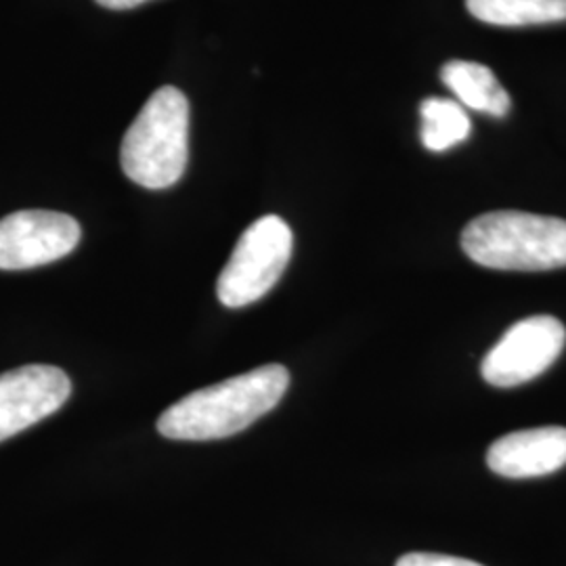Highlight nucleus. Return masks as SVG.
<instances>
[{
	"label": "nucleus",
	"instance_id": "nucleus-1",
	"mask_svg": "<svg viewBox=\"0 0 566 566\" xmlns=\"http://www.w3.org/2000/svg\"><path fill=\"white\" fill-rule=\"evenodd\" d=\"M287 386L290 374L277 364L206 386L170 405L158 420V432L172 441L233 437L280 403Z\"/></svg>",
	"mask_w": 566,
	"mask_h": 566
},
{
	"label": "nucleus",
	"instance_id": "nucleus-2",
	"mask_svg": "<svg viewBox=\"0 0 566 566\" xmlns=\"http://www.w3.org/2000/svg\"><path fill=\"white\" fill-rule=\"evenodd\" d=\"M189 160V102L179 88L163 86L143 105L124 135V175L145 189L181 181Z\"/></svg>",
	"mask_w": 566,
	"mask_h": 566
},
{
	"label": "nucleus",
	"instance_id": "nucleus-3",
	"mask_svg": "<svg viewBox=\"0 0 566 566\" xmlns=\"http://www.w3.org/2000/svg\"><path fill=\"white\" fill-rule=\"evenodd\" d=\"M462 248L486 269H560L566 266V221L516 210L486 212L465 224Z\"/></svg>",
	"mask_w": 566,
	"mask_h": 566
},
{
	"label": "nucleus",
	"instance_id": "nucleus-4",
	"mask_svg": "<svg viewBox=\"0 0 566 566\" xmlns=\"http://www.w3.org/2000/svg\"><path fill=\"white\" fill-rule=\"evenodd\" d=\"M294 235L287 223L269 214L250 224L217 282V296L229 308L261 301L280 282L292 259Z\"/></svg>",
	"mask_w": 566,
	"mask_h": 566
},
{
	"label": "nucleus",
	"instance_id": "nucleus-5",
	"mask_svg": "<svg viewBox=\"0 0 566 566\" xmlns=\"http://www.w3.org/2000/svg\"><path fill=\"white\" fill-rule=\"evenodd\" d=\"M566 344V327L549 315L526 317L512 325L486 353L481 371L491 386L512 388L542 376Z\"/></svg>",
	"mask_w": 566,
	"mask_h": 566
},
{
	"label": "nucleus",
	"instance_id": "nucleus-6",
	"mask_svg": "<svg viewBox=\"0 0 566 566\" xmlns=\"http://www.w3.org/2000/svg\"><path fill=\"white\" fill-rule=\"evenodd\" d=\"M81 224L63 212L21 210L0 219V271L55 263L81 243Z\"/></svg>",
	"mask_w": 566,
	"mask_h": 566
},
{
	"label": "nucleus",
	"instance_id": "nucleus-7",
	"mask_svg": "<svg viewBox=\"0 0 566 566\" xmlns=\"http://www.w3.org/2000/svg\"><path fill=\"white\" fill-rule=\"evenodd\" d=\"M70 395V378L53 365H25L0 374V441L53 416Z\"/></svg>",
	"mask_w": 566,
	"mask_h": 566
},
{
	"label": "nucleus",
	"instance_id": "nucleus-8",
	"mask_svg": "<svg viewBox=\"0 0 566 566\" xmlns=\"http://www.w3.org/2000/svg\"><path fill=\"white\" fill-rule=\"evenodd\" d=\"M486 464L506 479L552 474L566 465V428L544 426L506 434L489 447Z\"/></svg>",
	"mask_w": 566,
	"mask_h": 566
},
{
	"label": "nucleus",
	"instance_id": "nucleus-9",
	"mask_svg": "<svg viewBox=\"0 0 566 566\" xmlns=\"http://www.w3.org/2000/svg\"><path fill=\"white\" fill-rule=\"evenodd\" d=\"M441 78L462 107L485 112L502 118L510 112V95L497 76L483 65L472 61H449L441 70Z\"/></svg>",
	"mask_w": 566,
	"mask_h": 566
},
{
	"label": "nucleus",
	"instance_id": "nucleus-10",
	"mask_svg": "<svg viewBox=\"0 0 566 566\" xmlns=\"http://www.w3.org/2000/svg\"><path fill=\"white\" fill-rule=\"evenodd\" d=\"M476 20L491 25H537L566 20V0H465Z\"/></svg>",
	"mask_w": 566,
	"mask_h": 566
},
{
	"label": "nucleus",
	"instance_id": "nucleus-11",
	"mask_svg": "<svg viewBox=\"0 0 566 566\" xmlns=\"http://www.w3.org/2000/svg\"><path fill=\"white\" fill-rule=\"evenodd\" d=\"M420 137L430 151H447L470 137V118L455 99L428 97L420 105Z\"/></svg>",
	"mask_w": 566,
	"mask_h": 566
},
{
	"label": "nucleus",
	"instance_id": "nucleus-12",
	"mask_svg": "<svg viewBox=\"0 0 566 566\" xmlns=\"http://www.w3.org/2000/svg\"><path fill=\"white\" fill-rule=\"evenodd\" d=\"M395 566H483L468 558L446 556V554H430V552H411L405 554Z\"/></svg>",
	"mask_w": 566,
	"mask_h": 566
},
{
	"label": "nucleus",
	"instance_id": "nucleus-13",
	"mask_svg": "<svg viewBox=\"0 0 566 566\" xmlns=\"http://www.w3.org/2000/svg\"><path fill=\"white\" fill-rule=\"evenodd\" d=\"M105 9H114V11H120V9H133V7H139L147 0H97Z\"/></svg>",
	"mask_w": 566,
	"mask_h": 566
}]
</instances>
